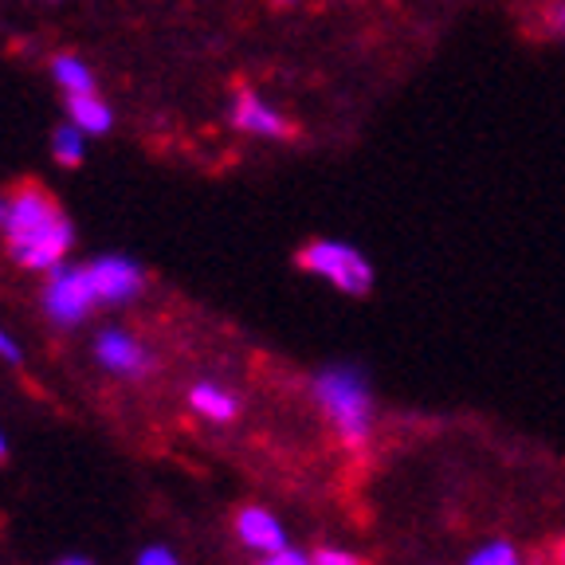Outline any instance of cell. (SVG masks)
I'll use <instances>...</instances> for the list:
<instances>
[{
	"label": "cell",
	"mask_w": 565,
	"mask_h": 565,
	"mask_svg": "<svg viewBox=\"0 0 565 565\" xmlns=\"http://www.w3.org/2000/svg\"><path fill=\"white\" fill-rule=\"evenodd\" d=\"M4 239L9 252L20 267L28 271H47L67 264V252L75 244V228L55 204V196L44 185H17L9 193V224H4Z\"/></svg>",
	"instance_id": "1"
},
{
	"label": "cell",
	"mask_w": 565,
	"mask_h": 565,
	"mask_svg": "<svg viewBox=\"0 0 565 565\" xmlns=\"http://www.w3.org/2000/svg\"><path fill=\"white\" fill-rule=\"evenodd\" d=\"M310 397L322 408V416L330 420V428H334V436L345 448H362L373 436L377 401H373V385L362 365L353 362L322 365L315 373V381H310Z\"/></svg>",
	"instance_id": "2"
},
{
	"label": "cell",
	"mask_w": 565,
	"mask_h": 565,
	"mask_svg": "<svg viewBox=\"0 0 565 565\" xmlns=\"http://www.w3.org/2000/svg\"><path fill=\"white\" fill-rule=\"evenodd\" d=\"M299 264L302 271L327 279L342 295H370L373 287V264L342 239H315L299 252Z\"/></svg>",
	"instance_id": "3"
},
{
	"label": "cell",
	"mask_w": 565,
	"mask_h": 565,
	"mask_svg": "<svg viewBox=\"0 0 565 565\" xmlns=\"http://www.w3.org/2000/svg\"><path fill=\"white\" fill-rule=\"evenodd\" d=\"M98 302L95 287H90V275L87 267H55L47 275V287H44V310L52 322L60 327H79L83 318L90 315V307Z\"/></svg>",
	"instance_id": "4"
},
{
	"label": "cell",
	"mask_w": 565,
	"mask_h": 565,
	"mask_svg": "<svg viewBox=\"0 0 565 565\" xmlns=\"http://www.w3.org/2000/svg\"><path fill=\"white\" fill-rule=\"evenodd\" d=\"M90 287H95L98 302H130L146 287V271L134 264L130 256H98L87 264Z\"/></svg>",
	"instance_id": "5"
},
{
	"label": "cell",
	"mask_w": 565,
	"mask_h": 565,
	"mask_svg": "<svg viewBox=\"0 0 565 565\" xmlns=\"http://www.w3.org/2000/svg\"><path fill=\"white\" fill-rule=\"evenodd\" d=\"M95 358L103 370L118 373V377H146L153 365L150 350L134 334H126V330H103L95 338Z\"/></svg>",
	"instance_id": "6"
},
{
	"label": "cell",
	"mask_w": 565,
	"mask_h": 565,
	"mask_svg": "<svg viewBox=\"0 0 565 565\" xmlns=\"http://www.w3.org/2000/svg\"><path fill=\"white\" fill-rule=\"evenodd\" d=\"M232 126L244 134H256V138H287L291 134V122L267 106L256 90H239L236 103H232Z\"/></svg>",
	"instance_id": "7"
},
{
	"label": "cell",
	"mask_w": 565,
	"mask_h": 565,
	"mask_svg": "<svg viewBox=\"0 0 565 565\" xmlns=\"http://www.w3.org/2000/svg\"><path fill=\"white\" fill-rule=\"evenodd\" d=\"M236 534L247 550H256V554H279L287 550V534H282V522L275 519L267 507H244L236 514Z\"/></svg>",
	"instance_id": "8"
},
{
	"label": "cell",
	"mask_w": 565,
	"mask_h": 565,
	"mask_svg": "<svg viewBox=\"0 0 565 565\" xmlns=\"http://www.w3.org/2000/svg\"><path fill=\"white\" fill-rule=\"evenodd\" d=\"M189 408L212 424H228L239 416V401L232 397L228 388L212 385V381H196V385L189 388Z\"/></svg>",
	"instance_id": "9"
},
{
	"label": "cell",
	"mask_w": 565,
	"mask_h": 565,
	"mask_svg": "<svg viewBox=\"0 0 565 565\" xmlns=\"http://www.w3.org/2000/svg\"><path fill=\"white\" fill-rule=\"evenodd\" d=\"M67 118H71V126H79L83 134H95V138L115 126L110 106L98 95H67Z\"/></svg>",
	"instance_id": "10"
},
{
	"label": "cell",
	"mask_w": 565,
	"mask_h": 565,
	"mask_svg": "<svg viewBox=\"0 0 565 565\" xmlns=\"http://www.w3.org/2000/svg\"><path fill=\"white\" fill-rule=\"evenodd\" d=\"M52 79L60 83L67 95H95V71H90V63H83L79 55H55Z\"/></svg>",
	"instance_id": "11"
},
{
	"label": "cell",
	"mask_w": 565,
	"mask_h": 565,
	"mask_svg": "<svg viewBox=\"0 0 565 565\" xmlns=\"http://www.w3.org/2000/svg\"><path fill=\"white\" fill-rule=\"evenodd\" d=\"M83 150H87V134L79 126H60L52 134V153L60 158V166H79Z\"/></svg>",
	"instance_id": "12"
},
{
	"label": "cell",
	"mask_w": 565,
	"mask_h": 565,
	"mask_svg": "<svg viewBox=\"0 0 565 565\" xmlns=\"http://www.w3.org/2000/svg\"><path fill=\"white\" fill-rule=\"evenodd\" d=\"M468 565H522V554L507 539H494V542H483V546L468 557Z\"/></svg>",
	"instance_id": "13"
},
{
	"label": "cell",
	"mask_w": 565,
	"mask_h": 565,
	"mask_svg": "<svg viewBox=\"0 0 565 565\" xmlns=\"http://www.w3.org/2000/svg\"><path fill=\"white\" fill-rule=\"evenodd\" d=\"M315 565H362V557L350 554V550H334V546H322L315 554Z\"/></svg>",
	"instance_id": "14"
},
{
	"label": "cell",
	"mask_w": 565,
	"mask_h": 565,
	"mask_svg": "<svg viewBox=\"0 0 565 565\" xmlns=\"http://www.w3.org/2000/svg\"><path fill=\"white\" fill-rule=\"evenodd\" d=\"M259 565H315V557L302 554V550H291V546H287V550H279V554H267Z\"/></svg>",
	"instance_id": "15"
},
{
	"label": "cell",
	"mask_w": 565,
	"mask_h": 565,
	"mask_svg": "<svg viewBox=\"0 0 565 565\" xmlns=\"http://www.w3.org/2000/svg\"><path fill=\"white\" fill-rule=\"evenodd\" d=\"M138 565H181V562H177L173 550H166V546H150V550H141V554H138Z\"/></svg>",
	"instance_id": "16"
},
{
	"label": "cell",
	"mask_w": 565,
	"mask_h": 565,
	"mask_svg": "<svg viewBox=\"0 0 565 565\" xmlns=\"http://www.w3.org/2000/svg\"><path fill=\"white\" fill-rule=\"evenodd\" d=\"M20 358H24V353H20L17 338H12L9 330L0 327V362H9V365H20Z\"/></svg>",
	"instance_id": "17"
},
{
	"label": "cell",
	"mask_w": 565,
	"mask_h": 565,
	"mask_svg": "<svg viewBox=\"0 0 565 565\" xmlns=\"http://www.w3.org/2000/svg\"><path fill=\"white\" fill-rule=\"evenodd\" d=\"M4 224H9V196H0V232H4Z\"/></svg>",
	"instance_id": "18"
},
{
	"label": "cell",
	"mask_w": 565,
	"mask_h": 565,
	"mask_svg": "<svg viewBox=\"0 0 565 565\" xmlns=\"http://www.w3.org/2000/svg\"><path fill=\"white\" fill-rule=\"evenodd\" d=\"M554 20H557V28H562V35H565V0H562V4H557Z\"/></svg>",
	"instance_id": "19"
},
{
	"label": "cell",
	"mask_w": 565,
	"mask_h": 565,
	"mask_svg": "<svg viewBox=\"0 0 565 565\" xmlns=\"http://www.w3.org/2000/svg\"><path fill=\"white\" fill-rule=\"evenodd\" d=\"M60 565H90V562H87V557H63Z\"/></svg>",
	"instance_id": "20"
},
{
	"label": "cell",
	"mask_w": 565,
	"mask_h": 565,
	"mask_svg": "<svg viewBox=\"0 0 565 565\" xmlns=\"http://www.w3.org/2000/svg\"><path fill=\"white\" fill-rule=\"evenodd\" d=\"M4 451H9V440H4V433H0V459H4Z\"/></svg>",
	"instance_id": "21"
},
{
	"label": "cell",
	"mask_w": 565,
	"mask_h": 565,
	"mask_svg": "<svg viewBox=\"0 0 565 565\" xmlns=\"http://www.w3.org/2000/svg\"><path fill=\"white\" fill-rule=\"evenodd\" d=\"M557 562L565 565V542H562V546H557Z\"/></svg>",
	"instance_id": "22"
},
{
	"label": "cell",
	"mask_w": 565,
	"mask_h": 565,
	"mask_svg": "<svg viewBox=\"0 0 565 565\" xmlns=\"http://www.w3.org/2000/svg\"><path fill=\"white\" fill-rule=\"evenodd\" d=\"M275 4H295V0H275Z\"/></svg>",
	"instance_id": "23"
}]
</instances>
